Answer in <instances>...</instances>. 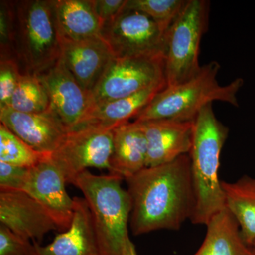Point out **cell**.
<instances>
[{"label": "cell", "mask_w": 255, "mask_h": 255, "mask_svg": "<svg viewBox=\"0 0 255 255\" xmlns=\"http://www.w3.org/2000/svg\"><path fill=\"white\" fill-rule=\"evenodd\" d=\"M122 180L114 174L95 175L87 169L73 184L81 190L90 208L101 255H124L130 240L128 226L131 200L122 187Z\"/></svg>", "instance_id": "3"}, {"label": "cell", "mask_w": 255, "mask_h": 255, "mask_svg": "<svg viewBox=\"0 0 255 255\" xmlns=\"http://www.w3.org/2000/svg\"><path fill=\"white\" fill-rule=\"evenodd\" d=\"M0 255H36L34 243L0 224Z\"/></svg>", "instance_id": "27"}, {"label": "cell", "mask_w": 255, "mask_h": 255, "mask_svg": "<svg viewBox=\"0 0 255 255\" xmlns=\"http://www.w3.org/2000/svg\"><path fill=\"white\" fill-rule=\"evenodd\" d=\"M74 201L70 228L47 246L33 242L36 255H101L88 204L85 198L74 197Z\"/></svg>", "instance_id": "16"}, {"label": "cell", "mask_w": 255, "mask_h": 255, "mask_svg": "<svg viewBox=\"0 0 255 255\" xmlns=\"http://www.w3.org/2000/svg\"><path fill=\"white\" fill-rule=\"evenodd\" d=\"M124 255H137L135 247L130 239L129 240L126 246Z\"/></svg>", "instance_id": "30"}, {"label": "cell", "mask_w": 255, "mask_h": 255, "mask_svg": "<svg viewBox=\"0 0 255 255\" xmlns=\"http://www.w3.org/2000/svg\"><path fill=\"white\" fill-rule=\"evenodd\" d=\"M254 252H255V253H254V255H255V251H254Z\"/></svg>", "instance_id": "32"}, {"label": "cell", "mask_w": 255, "mask_h": 255, "mask_svg": "<svg viewBox=\"0 0 255 255\" xmlns=\"http://www.w3.org/2000/svg\"><path fill=\"white\" fill-rule=\"evenodd\" d=\"M113 152L110 174L123 179L147 167V140L139 122H128L113 129Z\"/></svg>", "instance_id": "17"}, {"label": "cell", "mask_w": 255, "mask_h": 255, "mask_svg": "<svg viewBox=\"0 0 255 255\" xmlns=\"http://www.w3.org/2000/svg\"><path fill=\"white\" fill-rule=\"evenodd\" d=\"M17 62L14 58L0 61V109L9 107L21 78Z\"/></svg>", "instance_id": "25"}, {"label": "cell", "mask_w": 255, "mask_h": 255, "mask_svg": "<svg viewBox=\"0 0 255 255\" xmlns=\"http://www.w3.org/2000/svg\"><path fill=\"white\" fill-rule=\"evenodd\" d=\"M226 207L239 225L242 237L252 247L255 242V178L245 175L236 182L222 181Z\"/></svg>", "instance_id": "21"}, {"label": "cell", "mask_w": 255, "mask_h": 255, "mask_svg": "<svg viewBox=\"0 0 255 255\" xmlns=\"http://www.w3.org/2000/svg\"><path fill=\"white\" fill-rule=\"evenodd\" d=\"M187 0H127L124 9L147 15L167 32L185 6Z\"/></svg>", "instance_id": "24"}, {"label": "cell", "mask_w": 255, "mask_h": 255, "mask_svg": "<svg viewBox=\"0 0 255 255\" xmlns=\"http://www.w3.org/2000/svg\"><path fill=\"white\" fill-rule=\"evenodd\" d=\"M61 39L82 41L101 36L104 23L96 13L93 0H52Z\"/></svg>", "instance_id": "19"}, {"label": "cell", "mask_w": 255, "mask_h": 255, "mask_svg": "<svg viewBox=\"0 0 255 255\" xmlns=\"http://www.w3.org/2000/svg\"><path fill=\"white\" fill-rule=\"evenodd\" d=\"M48 155L34 150L8 128L0 124V162L31 168Z\"/></svg>", "instance_id": "23"}, {"label": "cell", "mask_w": 255, "mask_h": 255, "mask_svg": "<svg viewBox=\"0 0 255 255\" xmlns=\"http://www.w3.org/2000/svg\"><path fill=\"white\" fill-rule=\"evenodd\" d=\"M0 223L38 244L47 233L59 230L46 210L23 191H0Z\"/></svg>", "instance_id": "13"}, {"label": "cell", "mask_w": 255, "mask_h": 255, "mask_svg": "<svg viewBox=\"0 0 255 255\" xmlns=\"http://www.w3.org/2000/svg\"><path fill=\"white\" fill-rule=\"evenodd\" d=\"M29 169L0 162V191H23Z\"/></svg>", "instance_id": "28"}, {"label": "cell", "mask_w": 255, "mask_h": 255, "mask_svg": "<svg viewBox=\"0 0 255 255\" xmlns=\"http://www.w3.org/2000/svg\"><path fill=\"white\" fill-rule=\"evenodd\" d=\"M252 248H253V250H254V251H255V242L254 243H253V246H252Z\"/></svg>", "instance_id": "31"}, {"label": "cell", "mask_w": 255, "mask_h": 255, "mask_svg": "<svg viewBox=\"0 0 255 255\" xmlns=\"http://www.w3.org/2000/svg\"><path fill=\"white\" fill-rule=\"evenodd\" d=\"M1 124L34 150L51 155L58 149L70 130L54 111L23 113L10 107L0 109Z\"/></svg>", "instance_id": "11"}, {"label": "cell", "mask_w": 255, "mask_h": 255, "mask_svg": "<svg viewBox=\"0 0 255 255\" xmlns=\"http://www.w3.org/2000/svg\"><path fill=\"white\" fill-rule=\"evenodd\" d=\"M46 88L50 107L69 130L80 125L90 108L89 94L80 86L63 60L37 75Z\"/></svg>", "instance_id": "12"}, {"label": "cell", "mask_w": 255, "mask_h": 255, "mask_svg": "<svg viewBox=\"0 0 255 255\" xmlns=\"http://www.w3.org/2000/svg\"><path fill=\"white\" fill-rule=\"evenodd\" d=\"M166 87V83L159 84L125 98L92 106L75 129L95 127L113 130L128 123L130 119L135 118Z\"/></svg>", "instance_id": "18"}, {"label": "cell", "mask_w": 255, "mask_h": 255, "mask_svg": "<svg viewBox=\"0 0 255 255\" xmlns=\"http://www.w3.org/2000/svg\"><path fill=\"white\" fill-rule=\"evenodd\" d=\"M113 130L83 127L70 130L50 158L63 172L67 183L74 184L89 167L110 171Z\"/></svg>", "instance_id": "9"}, {"label": "cell", "mask_w": 255, "mask_h": 255, "mask_svg": "<svg viewBox=\"0 0 255 255\" xmlns=\"http://www.w3.org/2000/svg\"><path fill=\"white\" fill-rule=\"evenodd\" d=\"M9 107L23 113H41L49 110L48 93L38 76L21 74Z\"/></svg>", "instance_id": "22"}, {"label": "cell", "mask_w": 255, "mask_h": 255, "mask_svg": "<svg viewBox=\"0 0 255 255\" xmlns=\"http://www.w3.org/2000/svg\"><path fill=\"white\" fill-rule=\"evenodd\" d=\"M220 68L218 62H210L203 65L195 78L179 85L166 87L137 114L135 122H191L205 106L215 101L239 107L237 95L244 81L239 78L228 85H220L217 80Z\"/></svg>", "instance_id": "4"}, {"label": "cell", "mask_w": 255, "mask_h": 255, "mask_svg": "<svg viewBox=\"0 0 255 255\" xmlns=\"http://www.w3.org/2000/svg\"><path fill=\"white\" fill-rule=\"evenodd\" d=\"M125 180L131 200L130 227L135 236L178 231L191 219L195 197L189 154L145 167Z\"/></svg>", "instance_id": "1"}, {"label": "cell", "mask_w": 255, "mask_h": 255, "mask_svg": "<svg viewBox=\"0 0 255 255\" xmlns=\"http://www.w3.org/2000/svg\"><path fill=\"white\" fill-rule=\"evenodd\" d=\"M96 13L104 23L112 21L125 8L127 0H93Z\"/></svg>", "instance_id": "29"}, {"label": "cell", "mask_w": 255, "mask_h": 255, "mask_svg": "<svg viewBox=\"0 0 255 255\" xmlns=\"http://www.w3.org/2000/svg\"><path fill=\"white\" fill-rule=\"evenodd\" d=\"M14 13L13 3L1 1L0 6V41L1 59L12 58L14 50Z\"/></svg>", "instance_id": "26"}, {"label": "cell", "mask_w": 255, "mask_h": 255, "mask_svg": "<svg viewBox=\"0 0 255 255\" xmlns=\"http://www.w3.org/2000/svg\"><path fill=\"white\" fill-rule=\"evenodd\" d=\"M139 123L147 140V167L169 163L189 153L194 121L152 120Z\"/></svg>", "instance_id": "15"}, {"label": "cell", "mask_w": 255, "mask_h": 255, "mask_svg": "<svg viewBox=\"0 0 255 255\" xmlns=\"http://www.w3.org/2000/svg\"><path fill=\"white\" fill-rule=\"evenodd\" d=\"M60 41V58L80 86L89 93L95 87L114 56L102 36L82 40Z\"/></svg>", "instance_id": "14"}, {"label": "cell", "mask_w": 255, "mask_h": 255, "mask_svg": "<svg viewBox=\"0 0 255 255\" xmlns=\"http://www.w3.org/2000/svg\"><path fill=\"white\" fill-rule=\"evenodd\" d=\"M209 1L187 0L166 33L167 87L189 81L200 73L199 50L209 28Z\"/></svg>", "instance_id": "6"}, {"label": "cell", "mask_w": 255, "mask_h": 255, "mask_svg": "<svg viewBox=\"0 0 255 255\" xmlns=\"http://www.w3.org/2000/svg\"><path fill=\"white\" fill-rule=\"evenodd\" d=\"M162 83H166L165 58H114L88 93L90 107L125 98Z\"/></svg>", "instance_id": "7"}, {"label": "cell", "mask_w": 255, "mask_h": 255, "mask_svg": "<svg viewBox=\"0 0 255 255\" xmlns=\"http://www.w3.org/2000/svg\"><path fill=\"white\" fill-rule=\"evenodd\" d=\"M67 181L50 155L29 169L23 192L31 196L56 223L60 231L70 228L74 215V198L67 192Z\"/></svg>", "instance_id": "10"}, {"label": "cell", "mask_w": 255, "mask_h": 255, "mask_svg": "<svg viewBox=\"0 0 255 255\" xmlns=\"http://www.w3.org/2000/svg\"><path fill=\"white\" fill-rule=\"evenodd\" d=\"M229 129L216 117L212 104L205 106L194 120L192 145L189 156L195 206L190 221L206 226L226 207L220 180L221 155Z\"/></svg>", "instance_id": "2"}, {"label": "cell", "mask_w": 255, "mask_h": 255, "mask_svg": "<svg viewBox=\"0 0 255 255\" xmlns=\"http://www.w3.org/2000/svg\"><path fill=\"white\" fill-rule=\"evenodd\" d=\"M14 52L26 73L40 75L60 58V37L52 0H24L13 3Z\"/></svg>", "instance_id": "5"}, {"label": "cell", "mask_w": 255, "mask_h": 255, "mask_svg": "<svg viewBox=\"0 0 255 255\" xmlns=\"http://www.w3.org/2000/svg\"><path fill=\"white\" fill-rule=\"evenodd\" d=\"M166 33L147 15L124 9L113 20L104 23L101 36L115 58H165Z\"/></svg>", "instance_id": "8"}, {"label": "cell", "mask_w": 255, "mask_h": 255, "mask_svg": "<svg viewBox=\"0 0 255 255\" xmlns=\"http://www.w3.org/2000/svg\"><path fill=\"white\" fill-rule=\"evenodd\" d=\"M205 238L194 255H253L252 247L242 237L239 225L227 207L206 225Z\"/></svg>", "instance_id": "20"}]
</instances>
